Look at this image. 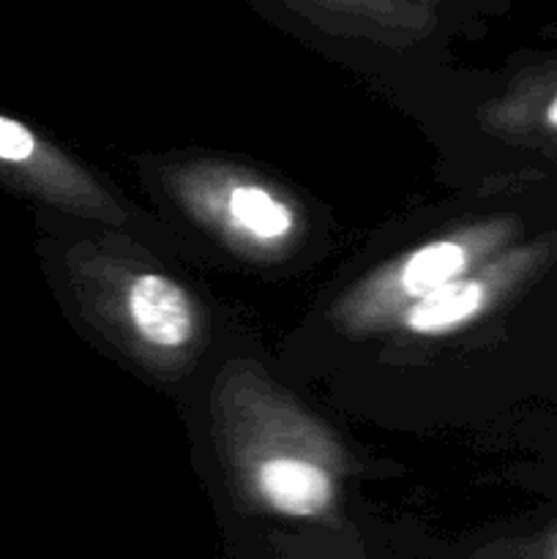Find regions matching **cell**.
<instances>
[{
  "mask_svg": "<svg viewBox=\"0 0 557 559\" xmlns=\"http://www.w3.org/2000/svg\"><path fill=\"white\" fill-rule=\"evenodd\" d=\"M552 559H557V549H555V555H552Z\"/></svg>",
  "mask_w": 557,
  "mask_h": 559,
  "instance_id": "obj_6",
  "label": "cell"
},
{
  "mask_svg": "<svg viewBox=\"0 0 557 559\" xmlns=\"http://www.w3.org/2000/svg\"><path fill=\"white\" fill-rule=\"evenodd\" d=\"M464 265H467V251L462 246L451 240H437L410 254L399 273V284L410 298H424L426 293L457 278Z\"/></svg>",
  "mask_w": 557,
  "mask_h": 559,
  "instance_id": "obj_4",
  "label": "cell"
},
{
  "mask_svg": "<svg viewBox=\"0 0 557 559\" xmlns=\"http://www.w3.org/2000/svg\"><path fill=\"white\" fill-rule=\"evenodd\" d=\"M486 304V287L473 278H451L431 289L407 311V328L420 336H437L473 320Z\"/></svg>",
  "mask_w": 557,
  "mask_h": 559,
  "instance_id": "obj_3",
  "label": "cell"
},
{
  "mask_svg": "<svg viewBox=\"0 0 557 559\" xmlns=\"http://www.w3.org/2000/svg\"><path fill=\"white\" fill-rule=\"evenodd\" d=\"M262 500L287 516H320L333 500V484L325 469L293 456L268 459L257 469Z\"/></svg>",
  "mask_w": 557,
  "mask_h": 559,
  "instance_id": "obj_2",
  "label": "cell"
},
{
  "mask_svg": "<svg viewBox=\"0 0 557 559\" xmlns=\"http://www.w3.org/2000/svg\"><path fill=\"white\" fill-rule=\"evenodd\" d=\"M129 314L140 336L153 347L178 349L194 336V309L189 295L156 273L131 284Z\"/></svg>",
  "mask_w": 557,
  "mask_h": 559,
  "instance_id": "obj_1",
  "label": "cell"
},
{
  "mask_svg": "<svg viewBox=\"0 0 557 559\" xmlns=\"http://www.w3.org/2000/svg\"><path fill=\"white\" fill-rule=\"evenodd\" d=\"M229 216L260 240H278L293 229V213L260 186H238L229 194Z\"/></svg>",
  "mask_w": 557,
  "mask_h": 559,
  "instance_id": "obj_5",
  "label": "cell"
}]
</instances>
